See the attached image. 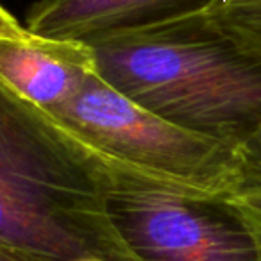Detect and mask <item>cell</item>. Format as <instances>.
<instances>
[{"label":"cell","mask_w":261,"mask_h":261,"mask_svg":"<svg viewBox=\"0 0 261 261\" xmlns=\"http://www.w3.org/2000/svg\"><path fill=\"white\" fill-rule=\"evenodd\" d=\"M240 156L243 161V168L261 172V127L240 147Z\"/></svg>","instance_id":"cell-9"},{"label":"cell","mask_w":261,"mask_h":261,"mask_svg":"<svg viewBox=\"0 0 261 261\" xmlns=\"http://www.w3.org/2000/svg\"><path fill=\"white\" fill-rule=\"evenodd\" d=\"M199 13L213 29L261 61V0H210Z\"/></svg>","instance_id":"cell-7"},{"label":"cell","mask_w":261,"mask_h":261,"mask_svg":"<svg viewBox=\"0 0 261 261\" xmlns=\"http://www.w3.org/2000/svg\"><path fill=\"white\" fill-rule=\"evenodd\" d=\"M240 210L245 213L247 220H249L250 227H252L254 236H256V240H257V247H259V257H261V215L252 213V211H249V210H243V207H240Z\"/></svg>","instance_id":"cell-10"},{"label":"cell","mask_w":261,"mask_h":261,"mask_svg":"<svg viewBox=\"0 0 261 261\" xmlns=\"http://www.w3.org/2000/svg\"><path fill=\"white\" fill-rule=\"evenodd\" d=\"M86 43L106 83L182 129L240 152L261 127V61L199 11Z\"/></svg>","instance_id":"cell-2"},{"label":"cell","mask_w":261,"mask_h":261,"mask_svg":"<svg viewBox=\"0 0 261 261\" xmlns=\"http://www.w3.org/2000/svg\"><path fill=\"white\" fill-rule=\"evenodd\" d=\"M43 111L108 156L193 192L227 197L242 179L236 149L161 118L100 75L63 106Z\"/></svg>","instance_id":"cell-3"},{"label":"cell","mask_w":261,"mask_h":261,"mask_svg":"<svg viewBox=\"0 0 261 261\" xmlns=\"http://www.w3.org/2000/svg\"><path fill=\"white\" fill-rule=\"evenodd\" d=\"M0 261H25V259H22V257L15 256V254L6 252V250H0Z\"/></svg>","instance_id":"cell-11"},{"label":"cell","mask_w":261,"mask_h":261,"mask_svg":"<svg viewBox=\"0 0 261 261\" xmlns=\"http://www.w3.org/2000/svg\"><path fill=\"white\" fill-rule=\"evenodd\" d=\"M98 75L90 43L45 36L0 9V93L41 109L59 108Z\"/></svg>","instance_id":"cell-5"},{"label":"cell","mask_w":261,"mask_h":261,"mask_svg":"<svg viewBox=\"0 0 261 261\" xmlns=\"http://www.w3.org/2000/svg\"><path fill=\"white\" fill-rule=\"evenodd\" d=\"M0 95L47 149L56 217L86 254L104 261H261L245 213L227 197L145 174L77 138L41 108Z\"/></svg>","instance_id":"cell-1"},{"label":"cell","mask_w":261,"mask_h":261,"mask_svg":"<svg viewBox=\"0 0 261 261\" xmlns=\"http://www.w3.org/2000/svg\"><path fill=\"white\" fill-rule=\"evenodd\" d=\"M0 193V250L25 261H72L86 256L56 217L50 161L43 143L4 106Z\"/></svg>","instance_id":"cell-4"},{"label":"cell","mask_w":261,"mask_h":261,"mask_svg":"<svg viewBox=\"0 0 261 261\" xmlns=\"http://www.w3.org/2000/svg\"><path fill=\"white\" fill-rule=\"evenodd\" d=\"M227 199L243 210L261 215V172L243 168L238 186L231 195H227Z\"/></svg>","instance_id":"cell-8"},{"label":"cell","mask_w":261,"mask_h":261,"mask_svg":"<svg viewBox=\"0 0 261 261\" xmlns=\"http://www.w3.org/2000/svg\"><path fill=\"white\" fill-rule=\"evenodd\" d=\"M210 0H38L27 27L45 36L91 41L192 15Z\"/></svg>","instance_id":"cell-6"},{"label":"cell","mask_w":261,"mask_h":261,"mask_svg":"<svg viewBox=\"0 0 261 261\" xmlns=\"http://www.w3.org/2000/svg\"><path fill=\"white\" fill-rule=\"evenodd\" d=\"M72 261H104V259H100V257L93 256V254H86V256L75 257V259H72Z\"/></svg>","instance_id":"cell-12"}]
</instances>
